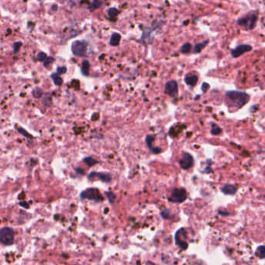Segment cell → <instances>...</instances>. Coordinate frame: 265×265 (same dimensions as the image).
I'll return each mask as SVG.
<instances>
[{"instance_id": "39", "label": "cell", "mask_w": 265, "mask_h": 265, "mask_svg": "<svg viewBox=\"0 0 265 265\" xmlns=\"http://www.w3.org/2000/svg\"><path fill=\"white\" fill-rule=\"evenodd\" d=\"M51 9H52L53 11H57V5H53L52 7H51Z\"/></svg>"}, {"instance_id": "30", "label": "cell", "mask_w": 265, "mask_h": 265, "mask_svg": "<svg viewBox=\"0 0 265 265\" xmlns=\"http://www.w3.org/2000/svg\"><path fill=\"white\" fill-rule=\"evenodd\" d=\"M47 57H48L47 54L43 52V51L39 52L38 54H37V55H36V58H37V60H38L39 61H41V62H43V61L47 59Z\"/></svg>"}, {"instance_id": "34", "label": "cell", "mask_w": 265, "mask_h": 265, "mask_svg": "<svg viewBox=\"0 0 265 265\" xmlns=\"http://www.w3.org/2000/svg\"><path fill=\"white\" fill-rule=\"evenodd\" d=\"M210 85L208 84V83H206V82H204L203 84L202 85V90L203 92H206L207 90H208V88H209Z\"/></svg>"}, {"instance_id": "29", "label": "cell", "mask_w": 265, "mask_h": 265, "mask_svg": "<svg viewBox=\"0 0 265 265\" xmlns=\"http://www.w3.org/2000/svg\"><path fill=\"white\" fill-rule=\"evenodd\" d=\"M23 43L20 41H16L13 43V52L14 54H17L20 51Z\"/></svg>"}, {"instance_id": "26", "label": "cell", "mask_w": 265, "mask_h": 265, "mask_svg": "<svg viewBox=\"0 0 265 265\" xmlns=\"http://www.w3.org/2000/svg\"><path fill=\"white\" fill-rule=\"evenodd\" d=\"M55 59L53 57H48L45 61L43 62V66H44L45 68H49V66L51 65V64L55 62Z\"/></svg>"}, {"instance_id": "32", "label": "cell", "mask_w": 265, "mask_h": 265, "mask_svg": "<svg viewBox=\"0 0 265 265\" xmlns=\"http://www.w3.org/2000/svg\"><path fill=\"white\" fill-rule=\"evenodd\" d=\"M67 72V68L64 67V66H61V67H58L57 68V73L58 75H63V74H65Z\"/></svg>"}, {"instance_id": "25", "label": "cell", "mask_w": 265, "mask_h": 265, "mask_svg": "<svg viewBox=\"0 0 265 265\" xmlns=\"http://www.w3.org/2000/svg\"><path fill=\"white\" fill-rule=\"evenodd\" d=\"M102 0H93L92 3L91 5V10L93 11L95 9H99L100 7L102 6Z\"/></svg>"}, {"instance_id": "33", "label": "cell", "mask_w": 265, "mask_h": 265, "mask_svg": "<svg viewBox=\"0 0 265 265\" xmlns=\"http://www.w3.org/2000/svg\"><path fill=\"white\" fill-rule=\"evenodd\" d=\"M150 150H151L152 153H154V154H160V153H161V151H162V150H161V147H154Z\"/></svg>"}, {"instance_id": "20", "label": "cell", "mask_w": 265, "mask_h": 265, "mask_svg": "<svg viewBox=\"0 0 265 265\" xmlns=\"http://www.w3.org/2000/svg\"><path fill=\"white\" fill-rule=\"evenodd\" d=\"M154 141H155V136L154 135H147L146 136V143L150 150H151L154 147L153 143Z\"/></svg>"}, {"instance_id": "17", "label": "cell", "mask_w": 265, "mask_h": 265, "mask_svg": "<svg viewBox=\"0 0 265 265\" xmlns=\"http://www.w3.org/2000/svg\"><path fill=\"white\" fill-rule=\"evenodd\" d=\"M50 77L52 78L53 82H54L55 85H57V86H61V85H62V83H63V79H62V78H61V76H60V75H58L57 72L51 74Z\"/></svg>"}, {"instance_id": "4", "label": "cell", "mask_w": 265, "mask_h": 265, "mask_svg": "<svg viewBox=\"0 0 265 265\" xmlns=\"http://www.w3.org/2000/svg\"><path fill=\"white\" fill-rule=\"evenodd\" d=\"M80 198L82 199L93 200L96 202H102L103 197L99 192V189L95 188H88L85 190L82 191L80 194Z\"/></svg>"}, {"instance_id": "14", "label": "cell", "mask_w": 265, "mask_h": 265, "mask_svg": "<svg viewBox=\"0 0 265 265\" xmlns=\"http://www.w3.org/2000/svg\"><path fill=\"white\" fill-rule=\"evenodd\" d=\"M120 40H121V35L118 33H113L110 37L109 44L113 47H116L120 44Z\"/></svg>"}, {"instance_id": "1", "label": "cell", "mask_w": 265, "mask_h": 265, "mask_svg": "<svg viewBox=\"0 0 265 265\" xmlns=\"http://www.w3.org/2000/svg\"><path fill=\"white\" fill-rule=\"evenodd\" d=\"M226 98L229 108H233L235 110L241 109L250 100V95L247 93L239 91L227 92Z\"/></svg>"}, {"instance_id": "8", "label": "cell", "mask_w": 265, "mask_h": 265, "mask_svg": "<svg viewBox=\"0 0 265 265\" xmlns=\"http://www.w3.org/2000/svg\"><path fill=\"white\" fill-rule=\"evenodd\" d=\"M252 49H253V48L249 44L239 45L231 50L232 57H234V58H237V57H240L241 55H244L245 53L249 52V51L252 50Z\"/></svg>"}, {"instance_id": "13", "label": "cell", "mask_w": 265, "mask_h": 265, "mask_svg": "<svg viewBox=\"0 0 265 265\" xmlns=\"http://www.w3.org/2000/svg\"><path fill=\"white\" fill-rule=\"evenodd\" d=\"M222 192L224 193L225 195H234L237 192V187L234 185H230V184H227L225 185L222 188Z\"/></svg>"}, {"instance_id": "3", "label": "cell", "mask_w": 265, "mask_h": 265, "mask_svg": "<svg viewBox=\"0 0 265 265\" xmlns=\"http://www.w3.org/2000/svg\"><path fill=\"white\" fill-rule=\"evenodd\" d=\"M88 43L85 41H75L71 43V51L77 57H84L87 55Z\"/></svg>"}, {"instance_id": "7", "label": "cell", "mask_w": 265, "mask_h": 265, "mask_svg": "<svg viewBox=\"0 0 265 265\" xmlns=\"http://www.w3.org/2000/svg\"><path fill=\"white\" fill-rule=\"evenodd\" d=\"M179 164L184 170H188L191 168H192L194 165V158L192 155L187 152H184L182 157L179 161Z\"/></svg>"}, {"instance_id": "12", "label": "cell", "mask_w": 265, "mask_h": 265, "mask_svg": "<svg viewBox=\"0 0 265 265\" xmlns=\"http://www.w3.org/2000/svg\"><path fill=\"white\" fill-rule=\"evenodd\" d=\"M198 81H199V77L197 75H195V74H188L185 77V83L191 87L196 85Z\"/></svg>"}, {"instance_id": "21", "label": "cell", "mask_w": 265, "mask_h": 265, "mask_svg": "<svg viewBox=\"0 0 265 265\" xmlns=\"http://www.w3.org/2000/svg\"><path fill=\"white\" fill-rule=\"evenodd\" d=\"M120 10L117 9L116 8H109L108 9V11H107V13H108V16L110 17V18H116V16L120 14Z\"/></svg>"}, {"instance_id": "35", "label": "cell", "mask_w": 265, "mask_h": 265, "mask_svg": "<svg viewBox=\"0 0 265 265\" xmlns=\"http://www.w3.org/2000/svg\"><path fill=\"white\" fill-rule=\"evenodd\" d=\"M161 214L162 215V217L164 218V219H167L169 216V211H168V209H165V210L162 211Z\"/></svg>"}, {"instance_id": "31", "label": "cell", "mask_w": 265, "mask_h": 265, "mask_svg": "<svg viewBox=\"0 0 265 265\" xmlns=\"http://www.w3.org/2000/svg\"><path fill=\"white\" fill-rule=\"evenodd\" d=\"M18 132L21 134V135H23V136H24L25 137H27V138H33L32 135L28 134L27 130H25V129H23V128H21V127H19L18 128Z\"/></svg>"}, {"instance_id": "10", "label": "cell", "mask_w": 265, "mask_h": 265, "mask_svg": "<svg viewBox=\"0 0 265 265\" xmlns=\"http://www.w3.org/2000/svg\"><path fill=\"white\" fill-rule=\"evenodd\" d=\"M95 178L99 179L100 181H103V182H110L112 181L111 175L109 174H106V173L92 171L88 175V179H89L91 181H93Z\"/></svg>"}, {"instance_id": "22", "label": "cell", "mask_w": 265, "mask_h": 265, "mask_svg": "<svg viewBox=\"0 0 265 265\" xmlns=\"http://www.w3.org/2000/svg\"><path fill=\"white\" fill-rule=\"evenodd\" d=\"M222 133V129L220 128L218 125L216 124H212V127H211V134L214 135V136H216V135H219Z\"/></svg>"}, {"instance_id": "16", "label": "cell", "mask_w": 265, "mask_h": 265, "mask_svg": "<svg viewBox=\"0 0 265 265\" xmlns=\"http://www.w3.org/2000/svg\"><path fill=\"white\" fill-rule=\"evenodd\" d=\"M208 41H205L203 42H201V43H196L194 47V53L195 54H199L205 48H206V46L208 45Z\"/></svg>"}, {"instance_id": "11", "label": "cell", "mask_w": 265, "mask_h": 265, "mask_svg": "<svg viewBox=\"0 0 265 265\" xmlns=\"http://www.w3.org/2000/svg\"><path fill=\"white\" fill-rule=\"evenodd\" d=\"M157 26L156 27L154 28L145 27V29L143 30V34H142V36H141V41H142L144 44L151 43L153 38H151V35L150 34H151L152 32L157 29Z\"/></svg>"}, {"instance_id": "18", "label": "cell", "mask_w": 265, "mask_h": 265, "mask_svg": "<svg viewBox=\"0 0 265 265\" xmlns=\"http://www.w3.org/2000/svg\"><path fill=\"white\" fill-rule=\"evenodd\" d=\"M192 44L190 43H184L183 45L181 47V48H180V52L182 53V54H185V55L189 54L191 52V50H192Z\"/></svg>"}, {"instance_id": "9", "label": "cell", "mask_w": 265, "mask_h": 265, "mask_svg": "<svg viewBox=\"0 0 265 265\" xmlns=\"http://www.w3.org/2000/svg\"><path fill=\"white\" fill-rule=\"evenodd\" d=\"M165 92L169 96L175 97L178 94V84L175 80H171L166 83Z\"/></svg>"}, {"instance_id": "27", "label": "cell", "mask_w": 265, "mask_h": 265, "mask_svg": "<svg viewBox=\"0 0 265 265\" xmlns=\"http://www.w3.org/2000/svg\"><path fill=\"white\" fill-rule=\"evenodd\" d=\"M106 195L107 198H108L109 202H110L111 204H113L114 202V201H115V199H116V195H114V193L113 192H110V191L106 192Z\"/></svg>"}, {"instance_id": "15", "label": "cell", "mask_w": 265, "mask_h": 265, "mask_svg": "<svg viewBox=\"0 0 265 265\" xmlns=\"http://www.w3.org/2000/svg\"><path fill=\"white\" fill-rule=\"evenodd\" d=\"M89 68H90V64L89 61L87 60L83 61L81 66V72L84 76H88L89 75Z\"/></svg>"}, {"instance_id": "28", "label": "cell", "mask_w": 265, "mask_h": 265, "mask_svg": "<svg viewBox=\"0 0 265 265\" xmlns=\"http://www.w3.org/2000/svg\"><path fill=\"white\" fill-rule=\"evenodd\" d=\"M43 90L40 88H35V89L33 91V95H34V97L37 98V99H38V98H41V96L43 95Z\"/></svg>"}, {"instance_id": "41", "label": "cell", "mask_w": 265, "mask_h": 265, "mask_svg": "<svg viewBox=\"0 0 265 265\" xmlns=\"http://www.w3.org/2000/svg\"><path fill=\"white\" fill-rule=\"evenodd\" d=\"M1 64H2V63H1V62H0V66H1Z\"/></svg>"}, {"instance_id": "6", "label": "cell", "mask_w": 265, "mask_h": 265, "mask_svg": "<svg viewBox=\"0 0 265 265\" xmlns=\"http://www.w3.org/2000/svg\"><path fill=\"white\" fill-rule=\"evenodd\" d=\"M188 195L185 188H176L171 192L170 197L168 198V201L172 203H181L185 201Z\"/></svg>"}, {"instance_id": "24", "label": "cell", "mask_w": 265, "mask_h": 265, "mask_svg": "<svg viewBox=\"0 0 265 265\" xmlns=\"http://www.w3.org/2000/svg\"><path fill=\"white\" fill-rule=\"evenodd\" d=\"M181 127H178V126H175V127H171V129H170V130H169V135H171V136H173V137H175V136H178V135L179 134H180V133H181V129H179L178 130V129H181Z\"/></svg>"}, {"instance_id": "2", "label": "cell", "mask_w": 265, "mask_h": 265, "mask_svg": "<svg viewBox=\"0 0 265 265\" xmlns=\"http://www.w3.org/2000/svg\"><path fill=\"white\" fill-rule=\"evenodd\" d=\"M258 19V14L257 12H251L247 14L246 16L240 17L237 20L236 23L247 30H251L256 27L257 21Z\"/></svg>"}, {"instance_id": "19", "label": "cell", "mask_w": 265, "mask_h": 265, "mask_svg": "<svg viewBox=\"0 0 265 265\" xmlns=\"http://www.w3.org/2000/svg\"><path fill=\"white\" fill-rule=\"evenodd\" d=\"M256 254L259 258L265 259V245L257 247V249L256 250Z\"/></svg>"}, {"instance_id": "23", "label": "cell", "mask_w": 265, "mask_h": 265, "mask_svg": "<svg viewBox=\"0 0 265 265\" xmlns=\"http://www.w3.org/2000/svg\"><path fill=\"white\" fill-rule=\"evenodd\" d=\"M83 161L86 164L88 167H92L95 164H96V163H98V161L92 157H86L85 158L83 159Z\"/></svg>"}, {"instance_id": "37", "label": "cell", "mask_w": 265, "mask_h": 265, "mask_svg": "<svg viewBox=\"0 0 265 265\" xmlns=\"http://www.w3.org/2000/svg\"><path fill=\"white\" fill-rule=\"evenodd\" d=\"M20 206H23V207H24V206H25V208H29V205H28L27 203V202H20Z\"/></svg>"}, {"instance_id": "40", "label": "cell", "mask_w": 265, "mask_h": 265, "mask_svg": "<svg viewBox=\"0 0 265 265\" xmlns=\"http://www.w3.org/2000/svg\"><path fill=\"white\" fill-rule=\"evenodd\" d=\"M59 1H60V2H62V1H63V0H59Z\"/></svg>"}, {"instance_id": "5", "label": "cell", "mask_w": 265, "mask_h": 265, "mask_svg": "<svg viewBox=\"0 0 265 265\" xmlns=\"http://www.w3.org/2000/svg\"><path fill=\"white\" fill-rule=\"evenodd\" d=\"M15 240V232L10 227H4L0 229V242L6 246L13 244Z\"/></svg>"}, {"instance_id": "36", "label": "cell", "mask_w": 265, "mask_h": 265, "mask_svg": "<svg viewBox=\"0 0 265 265\" xmlns=\"http://www.w3.org/2000/svg\"><path fill=\"white\" fill-rule=\"evenodd\" d=\"M75 171H76V172L78 173L79 175H84V174H85V171H83V169H82V168H76V169H75Z\"/></svg>"}, {"instance_id": "38", "label": "cell", "mask_w": 265, "mask_h": 265, "mask_svg": "<svg viewBox=\"0 0 265 265\" xmlns=\"http://www.w3.org/2000/svg\"><path fill=\"white\" fill-rule=\"evenodd\" d=\"M205 170H206V171H203L204 173H209V172H211V171H212V168H211L210 167H206V168H205Z\"/></svg>"}]
</instances>
